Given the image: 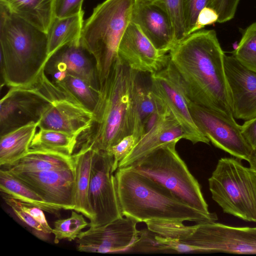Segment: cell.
<instances>
[{
    "label": "cell",
    "mask_w": 256,
    "mask_h": 256,
    "mask_svg": "<svg viewBox=\"0 0 256 256\" xmlns=\"http://www.w3.org/2000/svg\"><path fill=\"white\" fill-rule=\"evenodd\" d=\"M168 55L190 101L234 118L225 54L214 30L202 29L186 36L176 43Z\"/></svg>",
    "instance_id": "1"
},
{
    "label": "cell",
    "mask_w": 256,
    "mask_h": 256,
    "mask_svg": "<svg viewBox=\"0 0 256 256\" xmlns=\"http://www.w3.org/2000/svg\"><path fill=\"white\" fill-rule=\"evenodd\" d=\"M139 73L118 56L100 88L91 124L78 137L73 154L88 148L107 151L132 134L133 98Z\"/></svg>",
    "instance_id": "2"
},
{
    "label": "cell",
    "mask_w": 256,
    "mask_h": 256,
    "mask_svg": "<svg viewBox=\"0 0 256 256\" xmlns=\"http://www.w3.org/2000/svg\"><path fill=\"white\" fill-rule=\"evenodd\" d=\"M114 176L122 213L138 222L199 223L218 220L216 213L206 214L192 208L164 186L130 166L118 168Z\"/></svg>",
    "instance_id": "3"
},
{
    "label": "cell",
    "mask_w": 256,
    "mask_h": 256,
    "mask_svg": "<svg viewBox=\"0 0 256 256\" xmlns=\"http://www.w3.org/2000/svg\"><path fill=\"white\" fill-rule=\"evenodd\" d=\"M0 73L10 88L36 80L48 60L47 34L0 4Z\"/></svg>",
    "instance_id": "4"
},
{
    "label": "cell",
    "mask_w": 256,
    "mask_h": 256,
    "mask_svg": "<svg viewBox=\"0 0 256 256\" xmlns=\"http://www.w3.org/2000/svg\"><path fill=\"white\" fill-rule=\"evenodd\" d=\"M183 222H162L155 227L158 235L177 241L178 253L256 254V227L233 226L216 222L192 226Z\"/></svg>",
    "instance_id": "5"
},
{
    "label": "cell",
    "mask_w": 256,
    "mask_h": 256,
    "mask_svg": "<svg viewBox=\"0 0 256 256\" xmlns=\"http://www.w3.org/2000/svg\"><path fill=\"white\" fill-rule=\"evenodd\" d=\"M135 0H105L84 22L80 42L94 56L100 88L118 56L122 36L131 22Z\"/></svg>",
    "instance_id": "6"
},
{
    "label": "cell",
    "mask_w": 256,
    "mask_h": 256,
    "mask_svg": "<svg viewBox=\"0 0 256 256\" xmlns=\"http://www.w3.org/2000/svg\"><path fill=\"white\" fill-rule=\"evenodd\" d=\"M178 142L158 147L128 166L164 186L189 206L210 214L199 182L176 150Z\"/></svg>",
    "instance_id": "7"
},
{
    "label": "cell",
    "mask_w": 256,
    "mask_h": 256,
    "mask_svg": "<svg viewBox=\"0 0 256 256\" xmlns=\"http://www.w3.org/2000/svg\"><path fill=\"white\" fill-rule=\"evenodd\" d=\"M212 199L223 212L256 223V175L241 160L224 157L208 179Z\"/></svg>",
    "instance_id": "8"
},
{
    "label": "cell",
    "mask_w": 256,
    "mask_h": 256,
    "mask_svg": "<svg viewBox=\"0 0 256 256\" xmlns=\"http://www.w3.org/2000/svg\"><path fill=\"white\" fill-rule=\"evenodd\" d=\"M65 90L53 82L44 70L30 84L10 88L0 101V134L38 122L52 102Z\"/></svg>",
    "instance_id": "9"
},
{
    "label": "cell",
    "mask_w": 256,
    "mask_h": 256,
    "mask_svg": "<svg viewBox=\"0 0 256 256\" xmlns=\"http://www.w3.org/2000/svg\"><path fill=\"white\" fill-rule=\"evenodd\" d=\"M114 157L108 151L94 150L88 197L95 214L90 228H100L124 216L117 194L112 166Z\"/></svg>",
    "instance_id": "10"
},
{
    "label": "cell",
    "mask_w": 256,
    "mask_h": 256,
    "mask_svg": "<svg viewBox=\"0 0 256 256\" xmlns=\"http://www.w3.org/2000/svg\"><path fill=\"white\" fill-rule=\"evenodd\" d=\"M192 118L200 132L216 147L240 160L248 162L252 150L234 118L198 105L187 98Z\"/></svg>",
    "instance_id": "11"
},
{
    "label": "cell",
    "mask_w": 256,
    "mask_h": 256,
    "mask_svg": "<svg viewBox=\"0 0 256 256\" xmlns=\"http://www.w3.org/2000/svg\"><path fill=\"white\" fill-rule=\"evenodd\" d=\"M150 88L170 110L193 144L210 142L198 130L190 115L178 75L170 60L166 67L150 74Z\"/></svg>",
    "instance_id": "12"
},
{
    "label": "cell",
    "mask_w": 256,
    "mask_h": 256,
    "mask_svg": "<svg viewBox=\"0 0 256 256\" xmlns=\"http://www.w3.org/2000/svg\"><path fill=\"white\" fill-rule=\"evenodd\" d=\"M137 223L124 216L100 228H90L78 236L77 250L100 253L126 252L139 238Z\"/></svg>",
    "instance_id": "13"
},
{
    "label": "cell",
    "mask_w": 256,
    "mask_h": 256,
    "mask_svg": "<svg viewBox=\"0 0 256 256\" xmlns=\"http://www.w3.org/2000/svg\"><path fill=\"white\" fill-rule=\"evenodd\" d=\"M8 171L48 203L61 210H74V169L35 172Z\"/></svg>",
    "instance_id": "14"
},
{
    "label": "cell",
    "mask_w": 256,
    "mask_h": 256,
    "mask_svg": "<svg viewBox=\"0 0 256 256\" xmlns=\"http://www.w3.org/2000/svg\"><path fill=\"white\" fill-rule=\"evenodd\" d=\"M118 54L128 67L140 73L157 72L166 67L170 60L168 54L158 50L132 22L122 36Z\"/></svg>",
    "instance_id": "15"
},
{
    "label": "cell",
    "mask_w": 256,
    "mask_h": 256,
    "mask_svg": "<svg viewBox=\"0 0 256 256\" xmlns=\"http://www.w3.org/2000/svg\"><path fill=\"white\" fill-rule=\"evenodd\" d=\"M92 112L66 92L54 100L38 122L39 128L64 132L78 137L90 126Z\"/></svg>",
    "instance_id": "16"
},
{
    "label": "cell",
    "mask_w": 256,
    "mask_h": 256,
    "mask_svg": "<svg viewBox=\"0 0 256 256\" xmlns=\"http://www.w3.org/2000/svg\"><path fill=\"white\" fill-rule=\"evenodd\" d=\"M131 22L160 52L166 54L176 42L171 18L164 3L135 2Z\"/></svg>",
    "instance_id": "17"
},
{
    "label": "cell",
    "mask_w": 256,
    "mask_h": 256,
    "mask_svg": "<svg viewBox=\"0 0 256 256\" xmlns=\"http://www.w3.org/2000/svg\"><path fill=\"white\" fill-rule=\"evenodd\" d=\"M44 70L48 76L56 73L76 76L100 91L95 60L80 40L66 45L57 50L48 60Z\"/></svg>",
    "instance_id": "18"
},
{
    "label": "cell",
    "mask_w": 256,
    "mask_h": 256,
    "mask_svg": "<svg viewBox=\"0 0 256 256\" xmlns=\"http://www.w3.org/2000/svg\"><path fill=\"white\" fill-rule=\"evenodd\" d=\"M224 68L230 92L234 118L244 121L256 116V74L224 56Z\"/></svg>",
    "instance_id": "19"
},
{
    "label": "cell",
    "mask_w": 256,
    "mask_h": 256,
    "mask_svg": "<svg viewBox=\"0 0 256 256\" xmlns=\"http://www.w3.org/2000/svg\"><path fill=\"white\" fill-rule=\"evenodd\" d=\"M188 136L170 110L168 109L161 119L139 139L130 152L118 164V168L132 165L158 147Z\"/></svg>",
    "instance_id": "20"
},
{
    "label": "cell",
    "mask_w": 256,
    "mask_h": 256,
    "mask_svg": "<svg viewBox=\"0 0 256 256\" xmlns=\"http://www.w3.org/2000/svg\"><path fill=\"white\" fill-rule=\"evenodd\" d=\"M94 154V150L88 148L80 150L72 155L74 164V210L82 214L90 222L95 218L88 197Z\"/></svg>",
    "instance_id": "21"
},
{
    "label": "cell",
    "mask_w": 256,
    "mask_h": 256,
    "mask_svg": "<svg viewBox=\"0 0 256 256\" xmlns=\"http://www.w3.org/2000/svg\"><path fill=\"white\" fill-rule=\"evenodd\" d=\"M4 169L12 172H35L74 169V164L71 155L53 150L30 148L12 165Z\"/></svg>",
    "instance_id": "22"
},
{
    "label": "cell",
    "mask_w": 256,
    "mask_h": 256,
    "mask_svg": "<svg viewBox=\"0 0 256 256\" xmlns=\"http://www.w3.org/2000/svg\"><path fill=\"white\" fill-rule=\"evenodd\" d=\"M54 0H0L11 14L48 33L54 18Z\"/></svg>",
    "instance_id": "23"
},
{
    "label": "cell",
    "mask_w": 256,
    "mask_h": 256,
    "mask_svg": "<svg viewBox=\"0 0 256 256\" xmlns=\"http://www.w3.org/2000/svg\"><path fill=\"white\" fill-rule=\"evenodd\" d=\"M38 128V122H32L0 136V166L2 168L11 166L28 152Z\"/></svg>",
    "instance_id": "24"
},
{
    "label": "cell",
    "mask_w": 256,
    "mask_h": 256,
    "mask_svg": "<svg viewBox=\"0 0 256 256\" xmlns=\"http://www.w3.org/2000/svg\"><path fill=\"white\" fill-rule=\"evenodd\" d=\"M84 12L64 18H54L47 33L48 60L62 46L80 40Z\"/></svg>",
    "instance_id": "25"
},
{
    "label": "cell",
    "mask_w": 256,
    "mask_h": 256,
    "mask_svg": "<svg viewBox=\"0 0 256 256\" xmlns=\"http://www.w3.org/2000/svg\"><path fill=\"white\" fill-rule=\"evenodd\" d=\"M0 190L2 194L35 205L44 211L56 216L60 215V208L46 202L36 192L8 170L2 168L0 170Z\"/></svg>",
    "instance_id": "26"
},
{
    "label": "cell",
    "mask_w": 256,
    "mask_h": 256,
    "mask_svg": "<svg viewBox=\"0 0 256 256\" xmlns=\"http://www.w3.org/2000/svg\"><path fill=\"white\" fill-rule=\"evenodd\" d=\"M132 134L138 140L142 135L146 121L153 114L166 107L151 90L142 87L138 82L133 98Z\"/></svg>",
    "instance_id": "27"
},
{
    "label": "cell",
    "mask_w": 256,
    "mask_h": 256,
    "mask_svg": "<svg viewBox=\"0 0 256 256\" xmlns=\"http://www.w3.org/2000/svg\"><path fill=\"white\" fill-rule=\"evenodd\" d=\"M48 77L88 110L94 112L99 100L100 91L93 88L82 78L71 74L56 73Z\"/></svg>",
    "instance_id": "28"
},
{
    "label": "cell",
    "mask_w": 256,
    "mask_h": 256,
    "mask_svg": "<svg viewBox=\"0 0 256 256\" xmlns=\"http://www.w3.org/2000/svg\"><path fill=\"white\" fill-rule=\"evenodd\" d=\"M78 136L52 130L39 128L35 134L30 148L50 150L72 156Z\"/></svg>",
    "instance_id": "29"
},
{
    "label": "cell",
    "mask_w": 256,
    "mask_h": 256,
    "mask_svg": "<svg viewBox=\"0 0 256 256\" xmlns=\"http://www.w3.org/2000/svg\"><path fill=\"white\" fill-rule=\"evenodd\" d=\"M232 54L242 65L256 74V22L243 30L241 39Z\"/></svg>",
    "instance_id": "30"
},
{
    "label": "cell",
    "mask_w": 256,
    "mask_h": 256,
    "mask_svg": "<svg viewBox=\"0 0 256 256\" xmlns=\"http://www.w3.org/2000/svg\"><path fill=\"white\" fill-rule=\"evenodd\" d=\"M83 216L72 211L70 217L55 221L52 230L54 242L58 244L64 239L71 242L77 238L82 230L89 224Z\"/></svg>",
    "instance_id": "31"
},
{
    "label": "cell",
    "mask_w": 256,
    "mask_h": 256,
    "mask_svg": "<svg viewBox=\"0 0 256 256\" xmlns=\"http://www.w3.org/2000/svg\"><path fill=\"white\" fill-rule=\"evenodd\" d=\"M156 235L148 228L140 230L138 240L126 252L167 253L166 248L157 240Z\"/></svg>",
    "instance_id": "32"
},
{
    "label": "cell",
    "mask_w": 256,
    "mask_h": 256,
    "mask_svg": "<svg viewBox=\"0 0 256 256\" xmlns=\"http://www.w3.org/2000/svg\"><path fill=\"white\" fill-rule=\"evenodd\" d=\"M160 1L164 3L171 18L177 42L186 36L182 0H160Z\"/></svg>",
    "instance_id": "33"
},
{
    "label": "cell",
    "mask_w": 256,
    "mask_h": 256,
    "mask_svg": "<svg viewBox=\"0 0 256 256\" xmlns=\"http://www.w3.org/2000/svg\"><path fill=\"white\" fill-rule=\"evenodd\" d=\"M210 4L211 0H182L186 36L192 33L200 12Z\"/></svg>",
    "instance_id": "34"
},
{
    "label": "cell",
    "mask_w": 256,
    "mask_h": 256,
    "mask_svg": "<svg viewBox=\"0 0 256 256\" xmlns=\"http://www.w3.org/2000/svg\"><path fill=\"white\" fill-rule=\"evenodd\" d=\"M138 142V140L134 135L130 134L107 150L114 157L112 169L114 173L118 170L120 162L130 152Z\"/></svg>",
    "instance_id": "35"
},
{
    "label": "cell",
    "mask_w": 256,
    "mask_h": 256,
    "mask_svg": "<svg viewBox=\"0 0 256 256\" xmlns=\"http://www.w3.org/2000/svg\"><path fill=\"white\" fill-rule=\"evenodd\" d=\"M84 0H54V18H64L76 15L82 11Z\"/></svg>",
    "instance_id": "36"
},
{
    "label": "cell",
    "mask_w": 256,
    "mask_h": 256,
    "mask_svg": "<svg viewBox=\"0 0 256 256\" xmlns=\"http://www.w3.org/2000/svg\"><path fill=\"white\" fill-rule=\"evenodd\" d=\"M240 0H211L210 7L218 15V22L224 23L232 19Z\"/></svg>",
    "instance_id": "37"
},
{
    "label": "cell",
    "mask_w": 256,
    "mask_h": 256,
    "mask_svg": "<svg viewBox=\"0 0 256 256\" xmlns=\"http://www.w3.org/2000/svg\"><path fill=\"white\" fill-rule=\"evenodd\" d=\"M9 197L16 205L30 214L40 224L43 229L44 233L46 234L52 233V228L49 226L44 213V210L42 209L31 204L17 200L10 196Z\"/></svg>",
    "instance_id": "38"
},
{
    "label": "cell",
    "mask_w": 256,
    "mask_h": 256,
    "mask_svg": "<svg viewBox=\"0 0 256 256\" xmlns=\"http://www.w3.org/2000/svg\"><path fill=\"white\" fill-rule=\"evenodd\" d=\"M1 194L5 202L11 208L15 214L22 221L30 227L32 228L36 232L39 233H44L43 229L40 224L30 214L16 205L8 196L4 194L1 193Z\"/></svg>",
    "instance_id": "39"
},
{
    "label": "cell",
    "mask_w": 256,
    "mask_h": 256,
    "mask_svg": "<svg viewBox=\"0 0 256 256\" xmlns=\"http://www.w3.org/2000/svg\"><path fill=\"white\" fill-rule=\"evenodd\" d=\"M218 15L214 8L209 6L204 8L198 15L192 33L202 30L206 26L218 22Z\"/></svg>",
    "instance_id": "40"
},
{
    "label": "cell",
    "mask_w": 256,
    "mask_h": 256,
    "mask_svg": "<svg viewBox=\"0 0 256 256\" xmlns=\"http://www.w3.org/2000/svg\"><path fill=\"white\" fill-rule=\"evenodd\" d=\"M241 131L252 150L256 148V116L246 120L241 125Z\"/></svg>",
    "instance_id": "41"
},
{
    "label": "cell",
    "mask_w": 256,
    "mask_h": 256,
    "mask_svg": "<svg viewBox=\"0 0 256 256\" xmlns=\"http://www.w3.org/2000/svg\"><path fill=\"white\" fill-rule=\"evenodd\" d=\"M248 162L250 164V168L256 175V148L252 150Z\"/></svg>",
    "instance_id": "42"
},
{
    "label": "cell",
    "mask_w": 256,
    "mask_h": 256,
    "mask_svg": "<svg viewBox=\"0 0 256 256\" xmlns=\"http://www.w3.org/2000/svg\"><path fill=\"white\" fill-rule=\"evenodd\" d=\"M160 0H135V2L138 3H152L158 2Z\"/></svg>",
    "instance_id": "43"
}]
</instances>
